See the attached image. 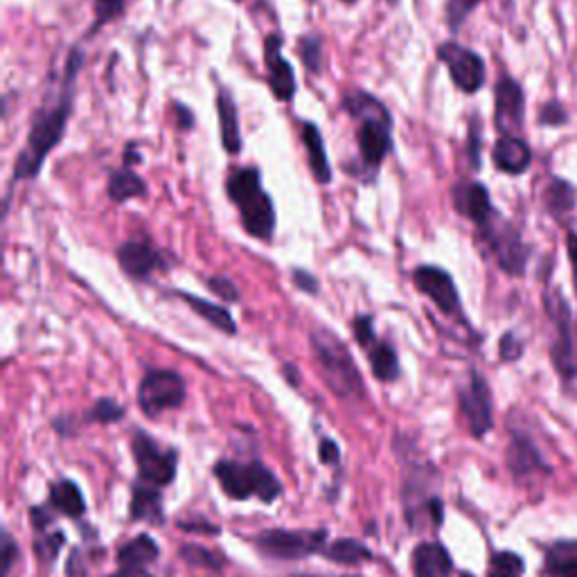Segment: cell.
Segmentation results:
<instances>
[{
    "label": "cell",
    "mask_w": 577,
    "mask_h": 577,
    "mask_svg": "<svg viewBox=\"0 0 577 577\" xmlns=\"http://www.w3.org/2000/svg\"><path fill=\"white\" fill-rule=\"evenodd\" d=\"M82 63H84V54L80 48H75L65 61L63 80L57 98L50 104L41 107L34 115L26 148L21 150L14 163V181H30L39 176L45 159L61 142L72 113V100H75V84H78Z\"/></svg>",
    "instance_id": "1"
},
{
    "label": "cell",
    "mask_w": 577,
    "mask_h": 577,
    "mask_svg": "<svg viewBox=\"0 0 577 577\" xmlns=\"http://www.w3.org/2000/svg\"><path fill=\"white\" fill-rule=\"evenodd\" d=\"M343 111L356 120V142L361 163L373 174L382 168L384 159L393 152V115L382 100L368 91L347 93L341 102Z\"/></svg>",
    "instance_id": "2"
},
{
    "label": "cell",
    "mask_w": 577,
    "mask_h": 577,
    "mask_svg": "<svg viewBox=\"0 0 577 577\" xmlns=\"http://www.w3.org/2000/svg\"><path fill=\"white\" fill-rule=\"evenodd\" d=\"M229 199L240 207L242 224L249 235L257 240H271L275 231V207L266 190L262 188V174L257 168H237L226 181Z\"/></svg>",
    "instance_id": "3"
},
{
    "label": "cell",
    "mask_w": 577,
    "mask_h": 577,
    "mask_svg": "<svg viewBox=\"0 0 577 577\" xmlns=\"http://www.w3.org/2000/svg\"><path fill=\"white\" fill-rule=\"evenodd\" d=\"M312 345L323 379L332 388V393H336L338 397L358 395L361 388H364V379H361L347 347L327 330H318L312 336Z\"/></svg>",
    "instance_id": "4"
},
{
    "label": "cell",
    "mask_w": 577,
    "mask_h": 577,
    "mask_svg": "<svg viewBox=\"0 0 577 577\" xmlns=\"http://www.w3.org/2000/svg\"><path fill=\"white\" fill-rule=\"evenodd\" d=\"M214 476H216V480H220L222 489L231 498H237V500H244L255 494L264 503H271L282 492V485L273 476V472H269L260 463L242 465V463H233V460H222V463H216Z\"/></svg>",
    "instance_id": "5"
},
{
    "label": "cell",
    "mask_w": 577,
    "mask_h": 577,
    "mask_svg": "<svg viewBox=\"0 0 577 577\" xmlns=\"http://www.w3.org/2000/svg\"><path fill=\"white\" fill-rule=\"evenodd\" d=\"M546 307H548V318L553 321V327H555V341L550 345L555 371L566 384H575L577 382V350L573 343L570 310L564 303L559 292H553L546 296Z\"/></svg>",
    "instance_id": "6"
},
{
    "label": "cell",
    "mask_w": 577,
    "mask_h": 577,
    "mask_svg": "<svg viewBox=\"0 0 577 577\" xmlns=\"http://www.w3.org/2000/svg\"><path fill=\"white\" fill-rule=\"evenodd\" d=\"M185 402V382L172 371H150L140 382L138 404L142 413L156 417L163 411L179 408Z\"/></svg>",
    "instance_id": "7"
},
{
    "label": "cell",
    "mask_w": 577,
    "mask_h": 577,
    "mask_svg": "<svg viewBox=\"0 0 577 577\" xmlns=\"http://www.w3.org/2000/svg\"><path fill=\"white\" fill-rule=\"evenodd\" d=\"M498 266L510 273V275H522L526 271V262H528V249L524 244V240L519 237V233L510 226L500 222L498 216L494 214L492 220L480 226Z\"/></svg>",
    "instance_id": "8"
},
{
    "label": "cell",
    "mask_w": 577,
    "mask_h": 577,
    "mask_svg": "<svg viewBox=\"0 0 577 577\" xmlns=\"http://www.w3.org/2000/svg\"><path fill=\"white\" fill-rule=\"evenodd\" d=\"M438 59L447 65L452 82L463 93L472 95L485 84V63L474 50L456 41H445L438 45Z\"/></svg>",
    "instance_id": "9"
},
{
    "label": "cell",
    "mask_w": 577,
    "mask_h": 577,
    "mask_svg": "<svg viewBox=\"0 0 577 577\" xmlns=\"http://www.w3.org/2000/svg\"><path fill=\"white\" fill-rule=\"evenodd\" d=\"M133 458L140 478L156 487L170 485L176 476V452L159 447L154 438L144 436V433H138L133 438Z\"/></svg>",
    "instance_id": "10"
},
{
    "label": "cell",
    "mask_w": 577,
    "mask_h": 577,
    "mask_svg": "<svg viewBox=\"0 0 577 577\" xmlns=\"http://www.w3.org/2000/svg\"><path fill=\"white\" fill-rule=\"evenodd\" d=\"M327 539L325 530L316 533H288V530H266L262 533L255 544L264 555L277 559H301L323 548Z\"/></svg>",
    "instance_id": "11"
},
{
    "label": "cell",
    "mask_w": 577,
    "mask_h": 577,
    "mask_svg": "<svg viewBox=\"0 0 577 577\" xmlns=\"http://www.w3.org/2000/svg\"><path fill=\"white\" fill-rule=\"evenodd\" d=\"M413 282L419 292L436 305L443 314L454 316L460 312L458 288L452 275L441 266H417L413 273Z\"/></svg>",
    "instance_id": "12"
},
{
    "label": "cell",
    "mask_w": 577,
    "mask_h": 577,
    "mask_svg": "<svg viewBox=\"0 0 577 577\" xmlns=\"http://www.w3.org/2000/svg\"><path fill=\"white\" fill-rule=\"evenodd\" d=\"M264 65L275 100L292 102L296 95V72L294 65L282 57V39L277 34H269L264 39Z\"/></svg>",
    "instance_id": "13"
},
{
    "label": "cell",
    "mask_w": 577,
    "mask_h": 577,
    "mask_svg": "<svg viewBox=\"0 0 577 577\" xmlns=\"http://www.w3.org/2000/svg\"><path fill=\"white\" fill-rule=\"evenodd\" d=\"M460 408L467 417L469 431L476 438H483L492 428V395L489 386L480 375H472L469 384L460 391Z\"/></svg>",
    "instance_id": "14"
},
{
    "label": "cell",
    "mask_w": 577,
    "mask_h": 577,
    "mask_svg": "<svg viewBox=\"0 0 577 577\" xmlns=\"http://www.w3.org/2000/svg\"><path fill=\"white\" fill-rule=\"evenodd\" d=\"M494 104H496V111H494L496 126L503 131V135H513V131L524 124V91H522V87L510 78H500L498 84H496Z\"/></svg>",
    "instance_id": "15"
},
{
    "label": "cell",
    "mask_w": 577,
    "mask_h": 577,
    "mask_svg": "<svg viewBox=\"0 0 577 577\" xmlns=\"http://www.w3.org/2000/svg\"><path fill=\"white\" fill-rule=\"evenodd\" d=\"M454 196V205L456 210L472 220L478 226H485L492 216H494V207L489 201V192L485 190V185L474 183V181H463L458 185H454L452 190Z\"/></svg>",
    "instance_id": "16"
},
{
    "label": "cell",
    "mask_w": 577,
    "mask_h": 577,
    "mask_svg": "<svg viewBox=\"0 0 577 577\" xmlns=\"http://www.w3.org/2000/svg\"><path fill=\"white\" fill-rule=\"evenodd\" d=\"M118 262L129 277L144 280L163 266V255L148 242H126L118 249Z\"/></svg>",
    "instance_id": "17"
},
{
    "label": "cell",
    "mask_w": 577,
    "mask_h": 577,
    "mask_svg": "<svg viewBox=\"0 0 577 577\" xmlns=\"http://www.w3.org/2000/svg\"><path fill=\"white\" fill-rule=\"evenodd\" d=\"M494 165L505 174H524L530 168L533 154L528 144L515 135H500L492 152Z\"/></svg>",
    "instance_id": "18"
},
{
    "label": "cell",
    "mask_w": 577,
    "mask_h": 577,
    "mask_svg": "<svg viewBox=\"0 0 577 577\" xmlns=\"http://www.w3.org/2000/svg\"><path fill=\"white\" fill-rule=\"evenodd\" d=\"M415 577H452L454 561L443 544H419L413 553Z\"/></svg>",
    "instance_id": "19"
},
{
    "label": "cell",
    "mask_w": 577,
    "mask_h": 577,
    "mask_svg": "<svg viewBox=\"0 0 577 577\" xmlns=\"http://www.w3.org/2000/svg\"><path fill=\"white\" fill-rule=\"evenodd\" d=\"M216 115H220V135L222 144L229 154L242 152V129H240V113L233 95L229 89H222L216 95Z\"/></svg>",
    "instance_id": "20"
},
{
    "label": "cell",
    "mask_w": 577,
    "mask_h": 577,
    "mask_svg": "<svg viewBox=\"0 0 577 577\" xmlns=\"http://www.w3.org/2000/svg\"><path fill=\"white\" fill-rule=\"evenodd\" d=\"M301 138H303V144H305L307 163H310V170H312L314 179L318 183H323V185L330 183L332 181V168H330V161H327L325 142H323V135H321L318 126L314 122H303Z\"/></svg>",
    "instance_id": "21"
},
{
    "label": "cell",
    "mask_w": 577,
    "mask_h": 577,
    "mask_svg": "<svg viewBox=\"0 0 577 577\" xmlns=\"http://www.w3.org/2000/svg\"><path fill=\"white\" fill-rule=\"evenodd\" d=\"M159 559V544L150 535H138L126 541L118 553V564L122 570L144 568Z\"/></svg>",
    "instance_id": "22"
},
{
    "label": "cell",
    "mask_w": 577,
    "mask_h": 577,
    "mask_svg": "<svg viewBox=\"0 0 577 577\" xmlns=\"http://www.w3.org/2000/svg\"><path fill=\"white\" fill-rule=\"evenodd\" d=\"M546 577H577V541H557L546 550Z\"/></svg>",
    "instance_id": "23"
},
{
    "label": "cell",
    "mask_w": 577,
    "mask_h": 577,
    "mask_svg": "<svg viewBox=\"0 0 577 577\" xmlns=\"http://www.w3.org/2000/svg\"><path fill=\"white\" fill-rule=\"evenodd\" d=\"M131 517L135 522H150V524H163V503L156 487H133L131 496Z\"/></svg>",
    "instance_id": "24"
},
{
    "label": "cell",
    "mask_w": 577,
    "mask_h": 577,
    "mask_svg": "<svg viewBox=\"0 0 577 577\" xmlns=\"http://www.w3.org/2000/svg\"><path fill=\"white\" fill-rule=\"evenodd\" d=\"M508 465H510L513 474H517V476H526V474L546 469L535 445L522 436H517L508 449Z\"/></svg>",
    "instance_id": "25"
},
{
    "label": "cell",
    "mask_w": 577,
    "mask_h": 577,
    "mask_svg": "<svg viewBox=\"0 0 577 577\" xmlns=\"http://www.w3.org/2000/svg\"><path fill=\"white\" fill-rule=\"evenodd\" d=\"M148 194V183H144L129 165H124L122 170L113 172L109 179V196L115 203L135 199V196H144Z\"/></svg>",
    "instance_id": "26"
},
{
    "label": "cell",
    "mask_w": 577,
    "mask_h": 577,
    "mask_svg": "<svg viewBox=\"0 0 577 577\" xmlns=\"http://www.w3.org/2000/svg\"><path fill=\"white\" fill-rule=\"evenodd\" d=\"M181 298L203 318L207 321L210 325H214L216 330H222L226 334H235L237 332V323L233 321L231 312L220 307L216 303H210V301H203V298H196L192 294H181Z\"/></svg>",
    "instance_id": "27"
},
{
    "label": "cell",
    "mask_w": 577,
    "mask_h": 577,
    "mask_svg": "<svg viewBox=\"0 0 577 577\" xmlns=\"http://www.w3.org/2000/svg\"><path fill=\"white\" fill-rule=\"evenodd\" d=\"M50 500H52L54 508L59 513H63L65 517H80L87 510V503H84L80 487L75 483H70V480L57 483L50 492Z\"/></svg>",
    "instance_id": "28"
},
{
    "label": "cell",
    "mask_w": 577,
    "mask_h": 577,
    "mask_svg": "<svg viewBox=\"0 0 577 577\" xmlns=\"http://www.w3.org/2000/svg\"><path fill=\"white\" fill-rule=\"evenodd\" d=\"M368 358H371V366H373V375L379 382H393L399 375V364H397V354L388 343H373L368 347Z\"/></svg>",
    "instance_id": "29"
},
{
    "label": "cell",
    "mask_w": 577,
    "mask_h": 577,
    "mask_svg": "<svg viewBox=\"0 0 577 577\" xmlns=\"http://www.w3.org/2000/svg\"><path fill=\"white\" fill-rule=\"evenodd\" d=\"M327 559L343 564V566H356L373 559V553L356 539H338L327 548Z\"/></svg>",
    "instance_id": "30"
},
{
    "label": "cell",
    "mask_w": 577,
    "mask_h": 577,
    "mask_svg": "<svg viewBox=\"0 0 577 577\" xmlns=\"http://www.w3.org/2000/svg\"><path fill=\"white\" fill-rule=\"evenodd\" d=\"M522 575H524V559L517 553L503 550L492 555L487 577H522Z\"/></svg>",
    "instance_id": "31"
},
{
    "label": "cell",
    "mask_w": 577,
    "mask_h": 577,
    "mask_svg": "<svg viewBox=\"0 0 577 577\" xmlns=\"http://www.w3.org/2000/svg\"><path fill=\"white\" fill-rule=\"evenodd\" d=\"M546 199H548V207H550L555 214L566 212V210H570V207L575 205V192H573V188H570L568 183L559 181V179H555V181L548 185Z\"/></svg>",
    "instance_id": "32"
},
{
    "label": "cell",
    "mask_w": 577,
    "mask_h": 577,
    "mask_svg": "<svg viewBox=\"0 0 577 577\" xmlns=\"http://www.w3.org/2000/svg\"><path fill=\"white\" fill-rule=\"evenodd\" d=\"M298 54L303 59V63L312 70L318 72L323 68V43L316 37H301L298 41Z\"/></svg>",
    "instance_id": "33"
},
{
    "label": "cell",
    "mask_w": 577,
    "mask_h": 577,
    "mask_svg": "<svg viewBox=\"0 0 577 577\" xmlns=\"http://www.w3.org/2000/svg\"><path fill=\"white\" fill-rule=\"evenodd\" d=\"M126 8V0H95L93 3V12H95V26L91 32L100 30L102 26L115 21Z\"/></svg>",
    "instance_id": "34"
},
{
    "label": "cell",
    "mask_w": 577,
    "mask_h": 577,
    "mask_svg": "<svg viewBox=\"0 0 577 577\" xmlns=\"http://www.w3.org/2000/svg\"><path fill=\"white\" fill-rule=\"evenodd\" d=\"M480 0H447V26L452 32L460 30L467 17L478 8Z\"/></svg>",
    "instance_id": "35"
},
{
    "label": "cell",
    "mask_w": 577,
    "mask_h": 577,
    "mask_svg": "<svg viewBox=\"0 0 577 577\" xmlns=\"http://www.w3.org/2000/svg\"><path fill=\"white\" fill-rule=\"evenodd\" d=\"M181 557L188 561V564H201V566H207V568H220V557H214L207 548H199V546H183L181 550Z\"/></svg>",
    "instance_id": "36"
},
{
    "label": "cell",
    "mask_w": 577,
    "mask_h": 577,
    "mask_svg": "<svg viewBox=\"0 0 577 577\" xmlns=\"http://www.w3.org/2000/svg\"><path fill=\"white\" fill-rule=\"evenodd\" d=\"M122 415H124L122 406H120L118 402H113V399H100V402H95V406H93V413H91V417H93V419H98V422H104V424L118 422V419H122Z\"/></svg>",
    "instance_id": "37"
},
{
    "label": "cell",
    "mask_w": 577,
    "mask_h": 577,
    "mask_svg": "<svg viewBox=\"0 0 577 577\" xmlns=\"http://www.w3.org/2000/svg\"><path fill=\"white\" fill-rule=\"evenodd\" d=\"M207 288H210V292H214L216 296H220V298H224V301H231V303L240 301L237 286L231 280H226V277H210L207 280Z\"/></svg>",
    "instance_id": "38"
},
{
    "label": "cell",
    "mask_w": 577,
    "mask_h": 577,
    "mask_svg": "<svg viewBox=\"0 0 577 577\" xmlns=\"http://www.w3.org/2000/svg\"><path fill=\"white\" fill-rule=\"evenodd\" d=\"M63 546V535L61 533H54V535H48V537H43V539H39L37 544H34V550H37V555L41 557V559H52V557H57V553H59V548Z\"/></svg>",
    "instance_id": "39"
},
{
    "label": "cell",
    "mask_w": 577,
    "mask_h": 577,
    "mask_svg": "<svg viewBox=\"0 0 577 577\" xmlns=\"http://www.w3.org/2000/svg\"><path fill=\"white\" fill-rule=\"evenodd\" d=\"M354 338L361 347H371L375 343V332H373V321L366 316H358L354 321Z\"/></svg>",
    "instance_id": "40"
},
{
    "label": "cell",
    "mask_w": 577,
    "mask_h": 577,
    "mask_svg": "<svg viewBox=\"0 0 577 577\" xmlns=\"http://www.w3.org/2000/svg\"><path fill=\"white\" fill-rule=\"evenodd\" d=\"M500 356L503 361H515L522 356V343L515 334H505L500 338Z\"/></svg>",
    "instance_id": "41"
},
{
    "label": "cell",
    "mask_w": 577,
    "mask_h": 577,
    "mask_svg": "<svg viewBox=\"0 0 577 577\" xmlns=\"http://www.w3.org/2000/svg\"><path fill=\"white\" fill-rule=\"evenodd\" d=\"M566 251H568L570 271H573V286H575V294H577V233L566 235Z\"/></svg>",
    "instance_id": "42"
},
{
    "label": "cell",
    "mask_w": 577,
    "mask_h": 577,
    "mask_svg": "<svg viewBox=\"0 0 577 577\" xmlns=\"http://www.w3.org/2000/svg\"><path fill=\"white\" fill-rule=\"evenodd\" d=\"M318 458L323 465H334L341 458V449L332 441H323L318 447Z\"/></svg>",
    "instance_id": "43"
},
{
    "label": "cell",
    "mask_w": 577,
    "mask_h": 577,
    "mask_svg": "<svg viewBox=\"0 0 577 577\" xmlns=\"http://www.w3.org/2000/svg\"><path fill=\"white\" fill-rule=\"evenodd\" d=\"M294 282L303 288V292H310V294H316V292H318V282H316V277L310 275V273H305V271H301V269L294 271Z\"/></svg>",
    "instance_id": "44"
},
{
    "label": "cell",
    "mask_w": 577,
    "mask_h": 577,
    "mask_svg": "<svg viewBox=\"0 0 577 577\" xmlns=\"http://www.w3.org/2000/svg\"><path fill=\"white\" fill-rule=\"evenodd\" d=\"M564 120H566V113L557 104H548L541 111V122H546V124H561Z\"/></svg>",
    "instance_id": "45"
},
{
    "label": "cell",
    "mask_w": 577,
    "mask_h": 577,
    "mask_svg": "<svg viewBox=\"0 0 577 577\" xmlns=\"http://www.w3.org/2000/svg\"><path fill=\"white\" fill-rule=\"evenodd\" d=\"M174 113H176V118H179V126H181V129H192V126H194V115H192V111H190L188 107L174 104Z\"/></svg>",
    "instance_id": "46"
},
{
    "label": "cell",
    "mask_w": 577,
    "mask_h": 577,
    "mask_svg": "<svg viewBox=\"0 0 577 577\" xmlns=\"http://www.w3.org/2000/svg\"><path fill=\"white\" fill-rule=\"evenodd\" d=\"M428 513H431V519H436V526L443 524V503L438 498L428 500Z\"/></svg>",
    "instance_id": "47"
},
{
    "label": "cell",
    "mask_w": 577,
    "mask_h": 577,
    "mask_svg": "<svg viewBox=\"0 0 577 577\" xmlns=\"http://www.w3.org/2000/svg\"><path fill=\"white\" fill-rule=\"evenodd\" d=\"M14 555H17V548H14L12 539H10V535H6V559H3V568H6V573L12 568V559H14Z\"/></svg>",
    "instance_id": "48"
},
{
    "label": "cell",
    "mask_w": 577,
    "mask_h": 577,
    "mask_svg": "<svg viewBox=\"0 0 577 577\" xmlns=\"http://www.w3.org/2000/svg\"><path fill=\"white\" fill-rule=\"evenodd\" d=\"M43 515H45V513H43L41 508H34V510H32V524H34V528H37L39 533L48 526V519H45Z\"/></svg>",
    "instance_id": "49"
},
{
    "label": "cell",
    "mask_w": 577,
    "mask_h": 577,
    "mask_svg": "<svg viewBox=\"0 0 577 577\" xmlns=\"http://www.w3.org/2000/svg\"><path fill=\"white\" fill-rule=\"evenodd\" d=\"M138 161H140V154L135 152L133 144H129V148L124 150V165H133V163H138Z\"/></svg>",
    "instance_id": "50"
},
{
    "label": "cell",
    "mask_w": 577,
    "mask_h": 577,
    "mask_svg": "<svg viewBox=\"0 0 577 577\" xmlns=\"http://www.w3.org/2000/svg\"><path fill=\"white\" fill-rule=\"evenodd\" d=\"M120 577H154V575L144 568H129V570H122Z\"/></svg>",
    "instance_id": "51"
},
{
    "label": "cell",
    "mask_w": 577,
    "mask_h": 577,
    "mask_svg": "<svg viewBox=\"0 0 577 577\" xmlns=\"http://www.w3.org/2000/svg\"><path fill=\"white\" fill-rule=\"evenodd\" d=\"M341 3H345V6H354V3H356V0H341Z\"/></svg>",
    "instance_id": "52"
},
{
    "label": "cell",
    "mask_w": 577,
    "mask_h": 577,
    "mask_svg": "<svg viewBox=\"0 0 577 577\" xmlns=\"http://www.w3.org/2000/svg\"><path fill=\"white\" fill-rule=\"evenodd\" d=\"M460 577H474V575H469V573H463V575H460Z\"/></svg>",
    "instance_id": "53"
},
{
    "label": "cell",
    "mask_w": 577,
    "mask_h": 577,
    "mask_svg": "<svg viewBox=\"0 0 577 577\" xmlns=\"http://www.w3.org/2000/svg\"><path fill=\"white\" fill-rule=\"evenodd\" d=\"M235 3H242V0H235Z\"/></svg>",
    "instance_id": "54"
},
{
    "label": "cell",
    "mask_w": 577,
    "mask_h": 577,
    "mask_svg": "<svg viewBox=\"0 0 577 577\" xmlns=\"http://www.w3.org/2000/svg\"><path fill=\"white\" fill-rule=\"evenodd\" d=\"M352 577H356V575H352Z\"/></svg>",
    "instance_id": "55"
}]
</instances>
